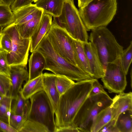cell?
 I'll list each match as a JSON object with an SVG mask.
<instances>
[{"instance_id": "obj_1", "label": "cell", "mask_w": 132, "mask_h": 132, "mask_svg": "<svg viewBox=\"0 0 132 132\" xmlns=\"http://www.w3.org/2000/svg\"><path fill=\"white\" fill-rule=\"evenodd\" d=\"M93 79L75 82L60 96L57 111L55 114L57 127L72 124L77 113L89 96L93 88Z\"/></svg>"}, {"instance_id": "obj_2", "label": "cell", "mask_w": 132, "mask_h": 132, "mask_svg": "<svg viewBox=\"0 0 132 132\" xmlns=\"http://www.w3.org/2000/svg\"><path fill=\"white\" fill-rule=\"evenodd\" d=\"M36 50L41 53L45 59V70L77 81L94 79L90 75L59 55L53 48L46 35Z\"/></svg>"}, {"instance_id": "obj_3", "label": "cell", "mask_w": 132, "mask_h": 132, "mask_svg": "<svg viewBox=\"0 0 132 132\" xmlns=\"http://www.w3.org/2000/svg\"><path fill=\"white\" fill-rule=\"evenodd\" d=\"M116 0H93L79 8V14L87 31L106 27L116 14Z\"/></svg>"}, {"instance_id": "obj_4", "label": "cell", "mask_w": 132, "mask_h": 132, "mask_svg": "<svg viewBox=\"0 0 132 132\" xmlns=\"http://www.w3.org/2000/svg\"><path fill=\"white\" fill-rule=\"evenodd\" d=\"M88 39L95 47L105 70L107 64L120 58L123 47L106 27L91 30Z\"/></svg>"}, {"instance_id": "obj_5", "label": "cell", "mask_w": 132, "mask_h": 132, "mask_svg": "<svg viewBox=\"0 0 132 132\" xmlns=\"http://www.w3.org/2000/svg\"><path fill=\"white\" fill-rule=\"evenodd\" d=\"M112 99L107 93L90 96L75 116L72 124L79 132H91L98 113L110 106Z\"/></svg>"}, {"instance_id": "obj_6", "label": "cell", "mask_w": 132, "mask_h": 132, "mask_svg": "<svg viewBox=\"0 0 132 132\" xmlns=\"http://www.w3.org/2000/svg\"><path fill=\"white\" fill-rule=\"evenodd\" d=\"M29 99L30 105L28 119L42 125L49 132H56L57 127L54 110L44 91L38 92Z\"/></svg>"}, {"instance_id": "obj_7", "label": "cell", "mask_w": 132, "mask_h": 132, "mask_svg": "<svg viewBox=\"0 0 132 132\" xmlns=\"http://www.w3.org/2000/svg\"><path fill=\"white\" fill-rule=\"evenodd\" d=\"M57 18L58 24L73 39L83 43L88 42L87 30L73 0H65L61 14Z\"/></svg>"}, {"instance_id": "obj_8", "label": "cell", "mask_w": 132, "mask_h": 132, "mask_svg": "<svg viewBox=\"0 0 132 132\" xmlns=\"http://www.w3.org/2000/svg\"><path fill=\"white\" fill-rule=\"evenodd\" d=\"M46 35L55 51L69 62L77 66L73 38L57 23L55 19Z\"/></svg>"}, {"instance_id": "obj_9", "label": "cell", "mask_w": 132, "mask_h": 132, "mask_svg": "<svg viewBox=\"0 0 132 132\" xmlns=\"http://www.w3.org/2000/svg\"><path fill=\"white\" fill-rule=\"evenodd\" d=\"M2 32L8 35L12 42L11 51L7 55L10 65H27L30 45V38H22L20 34L17 25L12 23L3 29Z\"/></svg>"}, {"instance_id": "obj_10", "label": "cell", "mask_w": 132, "mask_h": 132, "mask_svg": "<svg viewBox=\"0 0 132 132\" xmlns=\"http://www.w3.org/2000/svg\"><path fill=\"white\" fill-rule=\"evenodd\" d=\"M126 75L120 58L108 63L104 76L101 78L104 88L110 93L119 94L123 92L127 85Z\"/></svg>"}, {"instance_id": "obj_11", "label": "cell", "mask_w": 132, "mask_h": 132, "mask_svg": "<svg viewBox=\"0 0 132 132\" xmlns=\"http://www.w3.org/2000/svg\"><path fill=\"white\" fill-rule=\"evenodd\" d=\"M29 77L27 65L19 64L10 66V78L12 85L8 95L12 98L16 97L22 88L23 82H27Z\"/></svg>"}, {"instance_id": "obj_12", "label": "cell", "mask_w": 132, "mask_h": 132, "mask_svg": "<svg viewBox=\"0 0 132 132\" xmlns=\"http://www.w3.org/2000/svg\"><path fill=\"white\" fill-rule=\"evenodd\" d=\"M83 43L94 78H101L104 76L105 71L95 47L90 42Z\"/></svg>"}, {"instance_id": "obj_13", "label": "cell", "mask_w": 132, "mask_h": 132, "mask_svg": "<svg viewBox=\"0 0 132 132\" xmlns=\"http://www.w3.org/2000/svg\"><path fill=\"white\" fill-rule=\"evenodd\" d=\"M116 95L110 105L112 113V120L115 121L119 115L127 111H132V93L123 92Z\"/></svg>"}, {"instance_id": "obj_14", "label": "cell", "mask_w": 132, "mask_h": 132, "mask_svg": "<svg viewBox=\"0 0 132 132\" xmlns=\"http://www.w3.org/2000/svg\"><path fill=\"white\" fill-rule=\"evenodd\" d=\"M56 75L45 72L43 74L44 91L50 100L56 113L60 96L57 91L55 84Z\"/></svg>"}, {"instance_id": "obj_15", "label": "cell", "mask_w": 132, "mask_h": 132, "mask_svg": "<svg viewBox=\"0 0 132 132\" xmlns=\"http://www.w3.org/2000/svg\"><path fill=\"white\" fill-rule=\"evenodd\" d=\"M52 16L44 12L39 25L30 38V52L35 51L41 41L48 31L52 22Z\"/></svg>"}, {"instance_id": "obj_16", "label": "cell", "mask_w": 132, "mask_h": 132, "mask_svg": "<svg viewBox=\"0 0 132 132\" xmlns=\"http://www.w3.org/2000/svg\"><path fill=\"white\" fill-rule=\"evenodd\" d=\"M43 10L38 8L35 4H31L13 11L12 23L20 25L32 19Z\"/></svg>"}, {"instance_id": "obj_17", "label": "cell", "mask_w": 132, "mask_h": 132, "mask_svg": "<svg viewBox=\"0 0 132 132\" xmlns=\"http://www.w3.org/2000/svg\"><path fill=\"white\" fill-rule=\"evenodd\" d=\"M31 53L29 60L28 81L42 75L46 65L45 59L41 53L35 50Z\"/></svg>"}, {"instance_id": "obj_18", "label": "cell", "mask_w": 132, "mask_h": 132, "mask_svg": "<svg viewBox=\"0 0 132 132\" xmlns=\"http://www.w3.org/2000/svg\"><path fill=\"white\" fill-rule=\"evenodd\" d=\"M65 0H37L35 3L43 12L57 18L61 14Z\"/></svg>"}, {"instance_id": "obj_19", "label": "cell", "mask_w": 132, "mask_h": 132, "mask_svg": "<svg viewBox=\"0 0 132 132\" xmlns=\"http://www.w3.org/2000/svg\"><path fill=\"white\" fill-rule=\"evenodd\" d=\"M72 41L77 66L94 78L92 73L83 43L73 39Z\"/></svg>"}, {"instance_id": "obj_20", "label": "cell", "mask_w": 132, "mask_h": 132, "mask_svg": "<svg viewBox=\"0 0 132 132\" xmlns=\"http://www.w3.org/2000/svg\"><path fill=\"white\" fill-rule=\"evenodd\" d=\"M43 90L42 75L28 81L21 88L20 92L23 97L26 100H28L35 94Z\"/></svg>"}, {"instance_id": "obj_21", "label": "cell", "mask_w": 132, "mask_h": 132, "mask_svg": "<svg viewBox=\"0 0 132 132\" xmlns=\"http://www.w3.org/2000/svg\"><path fill=\"white\" fill-rule=\"evenodd\" d=\"M43 13V10L29 21L20 25H17L21 36L25 38H30L38 28Z\"/></svg>"}, {"instance_id": "obj_22", "label": "cell", "mask_w": 132, "mask_h": 132, "mask_svg": "<svg viewBox=\"0 0 132 132\" xmlns=\"http://www.w3.org/2000/svg\"><path fill=\"white\" fill-rule=\"evenodd\" d=\"M30 102L22 96L20 91L16 97L12 98L11 106V113L23 115L28 112Z\"/></svg>"}, {"instance_id": "obj_23", "label": "cell", "mask_w": 132, "mask_h": 132, "mask_svg": "<svg viewBox=\"0 0 132 132\" xmlns=\"http://www.w3.org/2000/svg\"><path fill=\"white\" fill-rule=\"evenodd\" d=\"M112 118V109L110 105L100 111L96 117L91 132H98Z\"/></svg>"}, {"instance_id": "obj_24", "label": "cell", "mask_w": 132, "mask_h": 132, "mask_svg": "<svg viewBox=\"0 0 132 132\" xmlns=\"http://www.w3.org/2000/svg\"><path fill=\"white\" fill-rule=\"evenodd\" d=\"M115 125L118 132H132V111H127L120 114Z\"/></svg>"}, {"instance_id": "obj_25", "label": "cell", "mask_w": 132, "mask_h": 132, "mask_svg": "<svg viewBox=\"0 0 132 132\" xmlns=\"http://www.w3.org/2000/svg\"><path fill=\"white\" fill-rule=\"evenodd\" d=\"M12 99L11 97L6 95L0 101V120L9 125Z\"/></svg>"}, {"instance_id": "obj_26", "label": "cell", "mask_w": 132, "mask_h": 132, "mask_svg": "<svg viewBox=\"0 0 132 132\" xmlns=\"http://www.w3.org/2000/svg\"><path fill=\"white\" fill-rule=\"evenodd\" d=\"M55 81L57 89L60 96L75 83L73 80L66 77L56 75Z\"/></svg>"}, {"instance_id": "obj_27", "label": "cell", "mask_w": 132, "mask_h": 132, "mask_svg": "<svg viewBox=\"0 0 132 132\" xmlns=\"http://www.w3.org/2000/svg\"><path fill=\"white\" fill-rule=\"evenodd\" d=\"M13 14L10 7L0 4V26L6 27L12 23Z\"/></svg>"}, {"instance_id": "obj_28", "label": "cell", "mask_w": 132, "mask_h": 132, "mask_svg": "<svg viewBox=\"0 0 132 132\" xmlns=\"http://www.w3.org/2000/svg\"><path fill=\"white\" fill-rule=\"evenodd\" d=\"M19 132H49L47 129L42 125L28 119L24 122Z\"/></svg>"}, {"instance_id": "obj_29", "label": "cell", "mask_w": 132, "mask_h": 132, "mask_svg": "<svg viewBox=\"0 0 132 132\" xmlns=\"http://www.w3.org/2000/svg\"><path fill=\"white\" fill-rule=\"evenodd\" d=\"M121 64L123 69L127 75L132 60V41L126 49L123 50L120 58Z\"/></svg>"}, {"instance_id": "obj_30", "label": "cell", "mask_w": 132, "mask_h": 132, "mask_svg": "<svg viewBox=\"0 0 132 132\" xmlns=\"http://www.w3.org/2000/svg\"><path fill=\"white\" fill-rule=\"evenodd\" d=\"M28 112L23 115H19L11 113L9 119V125L18 132L23 125L28 119Z\"/></svg>"}, {"instance_id": "obj_31", "label": "cell", "mask_w": 132, "mask_h": 132, "mask_svg": "<svg viewBox=\"0 0 132 132\" xmlns=\"http://www.w3.org/2000/svg\"><path fill=\"white\" fill-rule=\"evenodd\" d=\"M11 85L10 77L0 74V96H4L8 95Z\"/></svg>"}, {"instance_id": "obj_32", "label": "cell", "mask_w": 132, "mask_h": 132, "mask_svg": "<svg viewBox=\"0 0 132 132\" xmlns=\"http://www.w3.org/2000/svg\"><path fill=\"white\" fill-rule=\"evenodd\" d=\"M8 53L0 49V74L10 77V66L8 65L7 60Z\"/></svg>"}, {"instance_id": "obj_33", "label": "cell", "mask_w": 132, "mask_h": 132, "mask_svg": "<svg viewBox=\"0 0 132 132\" xmlns=\"http://www.w3.org/2000/svg\"><path fill=\"white\" fill-rule=\"evenodd\" d=\"M12 46V42L10 36L2 32L0 35V49L9 53L11 51Z\"/></svg>"}, {"instance_id": "obj_34", "label": "cell", "mask_w": 132, "mask_h": 132, "mask_svg": "<svg viewBox=\"0 0 132 132\" xmlns=\"http://www.w3.org/2000/svg\"><path fill=\"white\" fill-rule=\"evenodd\" d=\"M106 93L104 90L103 87L97 79H94L93 88L89 95H94L99 94Z\"/></svg>"}, {"instance_id": "obj_35", "label": "cell", "mask_w": 132, "mask_h": 132, "mask_svg": "<svg viewBox=\"0 0 132 132\" xmlns=\"http://www.w3.org/2000/svg\"><path fill=\"white\" fill-rule=\"evenodd\" d=\"M34 0H16L11 6V9L12 11L23 6L32 4Z\"/></svg>"}, {"instance_id": "obj_36", "label": "cell", "mask_w": 132, "mask_h": 132, "mask_svg": "<svg viewBox=\"0 0 132 132\" xmlns=\"http://www.w3.org/2000/svg\"><path fill=\"white\" fill-rule=\"evenodd\" d=\"M116 122L111 120L104 126L100 130L99 132H118L116 126Z\"/></svg>"}, {"instance_id": "obj_37", "label": "cell", "mask_w": 132, "mask_h": 132, "mask_svg": "<svg viewBox=\"0 0 132 132\" xmlns=\"http://www.w3.org/2000/svg\"><path fill=\"white\" fill-rule=\"evenodd\" d=\"M80 132L78 129L73 124L68 126L57 127L56 132Z\"/></svg>"}, {"instance_id": "obj_38", "label": "cell", "mask_w": 132, "mask_h": 132, "mask_svg": "<svg viewBox=\"0 0 132 132\" xmlns=\"http://www.w3.org/2000/svg\"><path fill=\"white\" fill-rule=\"evenodd\" d=\"M0 131L18 132L10 125L0 120Z\"/></svg>"}, {"instance_id": "obj_39", "label": "cell", "mask_w": 132, "mask_h": 132, "mask_svg": "<svg viewBox=\"0 0 132 132\" xmlns=\"http://www.w3.org/2000/svg\"><path fill=\"white\" fill-rule=\"evenodd\" d=\"M93 0H78V6L79 8L83 7Z\"/></svg>"}, {"instance_id": "obj_40", "label": "cell", "mask_w": 132, "mask_h": 132, "mask_svg": "<svg viewBox=\"0 0 132 132\" xmlns=\"http://www.w3.org/2000/svg\"><path fill=\"white\" fill-rule=\"evenodd\" d=\"M16 0H0V4L10 7L14 2Z\"/></svg>"}, {"instance_id": "obj_41", "label": "cell", "mask_w": 132, "mask_h": 132, "mask_svg": "<svg viewBox=\"0 0 132 132\" xmlns=\"http://www.w3.org/2000/svg\"><path fill=\"white\" fill-rule=\"evenodd\" d=\"M130 86H131V88H132V69H131V71H130Z\"/></svg>"}, {"instance_id": "obj_42", "label": "cell", "mask_w": 132, "mask_h": 132, "mask_svg": "<svg viewBox=\"0 0 132 132\" xmlns=\"http://www.w3.org/2000/svg\"><path fill=\"white\" fill-rule=\"evenodd\" d=\"M3 28V27L0 26V35L2 33V32Z\"/></svg>"}, {"instance_id": "obj_43", "label": "cell", "mask_w": 132, "mask_h": 132, "mask_svg": "<svg viewBox=\"0 0 132 132\" xmlns=\"http://www.w3.org/2000/svg\"><path fill=\"white\" fill-rule=\"evenodd\" d=\"M37 0H34V2L35 3V2H36Z\"/></svg>"}, {"instance_id": "obj_44", "label": "cell", "mask_w": 132, "mask_h": 132, "mask_svg": "<svg viewBox=\"0 0 132 132\" xmlns=\"http://www.w3.org/2000/svg\"></svg>"}]
</instances>
